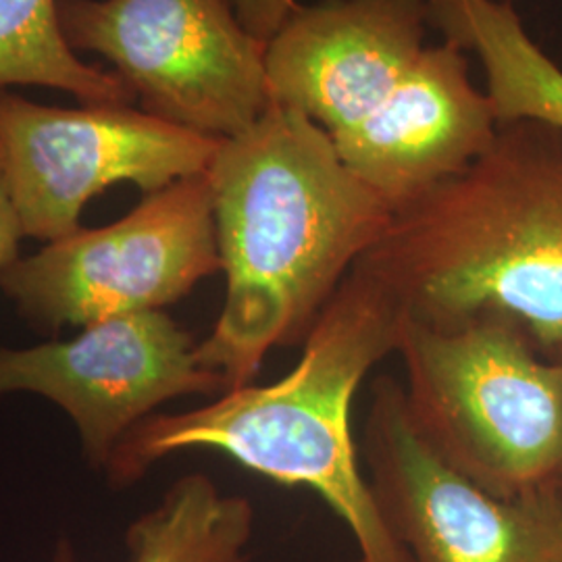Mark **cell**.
<instances>
[{
    "mask_svg": "<svg viewBox=\"0 0 562 562\" xmlns=\"http://www.w3.org/2000/svg\"><path fill=\"white\" fill-rule=\"evenodd\" d=\"M496 2H508V4H513V0H496Z\"/></svg>",
    "mask_w": 562,
    "mask_h": 562,
    "instance_id": "19",
    "label": "cell"
},
{
    "mask_svg": "<svg viewBox=\"0 0 562 562\" xmlns=\"http://www.w3.org/2000/svg\"><path fill=\"white\" fill-rule=\"evenodd\" d=\"M552 359H557V361L561 362L562 364V348L559 350V352H557V355H554V357H552Z\"/></svg>",
    "mask_w": 562,
    "mask_h": 562,
    "instance_id": "18",
    "label": "cell"
},
{
    "mask_svg": "<svg viewBox=\"0 0 562 562\" xmlns=\"http://www.w3.org/2000/svg\"><path fill=\"white\" fill-rule=\"evenodd\" d=\"M425 0H323L296 7L265 46L269 104L334 136L359 123L425 48Z\"/></svg>",
    "mask_w": 562,
    "mask_h": 562,
    "instance_id": "10",
    "label": "cell"
},
{
    "mask_svg": "<svg viewBox=\"0 0 562 562\" xmlns=\"http://www.w3.org/2000/svg\"><path fill=\"white\" fill-rule=\"evenodd\" d=\"M53 562H74V552H71L69 543H59V548H57V554H55V561Z\"/></svg>",
    "mask_w": 562,
    "mask_h": 562,
    "instance_id": "17",
    "label": "cell"
},
{
    "mask_svg": "<svg viewBox=\"0 0 562 562\" xmlns=\"http://www.w3.org/2000/svg\"><path fill=\"white\" fill-rule=\"evenodd\" d=\"M429 25L482 63L498 123L540 120L562 127V69L527 30L515 7L496 0H425Z\"/></svg>",
    "mask_w": 562,
    "mask_h": 562,
    "instance_id": "12",
    "label": "cell"
},
{
    "mask_svg": "<svg viewBox=\"0 0 562 562\" xmlns=\"http://www.w3.org/2000/svg\"><path fill=\"white\" fill-rule=\"evenodd\" d=\"M408 417L446 464L498 498L562 490V364L517 317L402 313Z\"/></svg>",
    "mask_w": 562,
    "mask_h": 562,
    "instance_id": "4",
    "label": "cell"
},
{
    "mask_svg": "<svg viewBox=\"0 0 562 562\" xmlns=\"http://www.w3.org/2000/svg\"><path fill=\"white\" fill-rule=\"evenodd\" d=\"M241 25L262 42H269L288 20L299 2L296 0H229Z\"/></svg>",
    "mask_w": 562,
    "mask_h": 562,
    "instance_id": "15",
    "label": "cell"
},
{
    "mask_svg": "<svg viewBox=\"0 0 562 562\" xmlns=\"http://www.w3.org/2000/svg\"><path fill=\"white\" fill-rule=\"evenodd\" d=\"M78 338L0 348V396L27 392L60 406L81 452L106 469L123 438L165 402L223 394L199 344L165 311H142L81 327Z\"/></svg>",
    "mask_w": 562,
    "mask_h": 562,
    "instance_id": "9",
    "label": "cell"
},
{
    "mask_svg": "<svg viewBox=\"0 0 562 562\" xmlns=\"http://www.w3.org/2000/svg\"><path fill=\"white\" fill-rule=\"evenodd\" d=\"M362 471L411 562H562V490L498 498L423 442L392 375L371 387Z\"/></svg>",
    "mask_w": 562,
    "mask_h": 562,
    "instance_id": "8",
    "label": "cell"
},
{
    "mask_svg": "<svg viewBox=\"0 0 562 562\" xmlns=\"http://www.w3.org/2000/svg\"><path fill=\"white\" fill-rule=\"evenodd\" d=\"M401 306L359 271L341 281L281 380L246 383L196 408L136 425L106 464L123 487L169 454L217 450L252 473L315 492L350 531L362 562H411L385 527L352 434L357 392L396 352Z\"/></svg>",
    "mask_w": 562,
    "mask_h": 562,
    "instance_id": "2",
    "label": "cell"
},
{
    "mask_svg": "<svg viewBox=\"0 0 562 562\" xmlns=\"http://www.w3.org/2000/svg\"><path fill=\"white\" fill-rule=\"evenodd\" d=\"M494 104L459 46H425L390 97L331 136L341 161L394 211L459 173L492 144Z\"/></svg>",
    "mask_w": 562,
    "mask_h": 562,
    "instance_id": "11",
    "label": "cell"
},
{
    "mask_svg": "<svg viewBox=\"0 0 562 562\" xmlns=\"http://www.w3.org/2000/svg\"><path fill=\"white\" fill-rule=\"evenodd\" d=\"M23 238L20 217L11 199L7 178L0 162V273L20 259V241Z\"/></svg>",
    "mask_w": 562,
    "mask_h": 562,
    "instance_id": "16",
    "label": "cell"
},
{
    "mask_svg": "<svg viewBox=\"0 0 562 562\" xmlns=\"http://www.w3.org/2000/svg\"><path fill=\"white\" fill-rule=\"evenodd\" d=\"M67 46L99 55L144 113L234 138L269 109L265 46L229 0H57Z\"/></svg>",
    "mask_w": 562,
    "mask_h": 562,
    "instance_id": "5",
    "label": "cell"
},
{
    "mask_svg": "<svg viewBox=\"0 0 562 562\" xmlns=\"http://www.w3.org/2000/svg\"><path fill=\"white\" fill-rule=\"evenodd\" d=\"M355 271L429 322L504 311L562 348V127L498 123L477 159L392 211Z\"/></svg>",
    "mask_w": 562,
    "mask_h": 562,
    "instance_id": "3",
    "label": "cell"
},
{
    "mask_svg": "<svg viewBox=\"0 0 562 562\" xmlns=\"http://www.w3.org/2000/svg\"><path fill=\"white\" fill-rule=\"evenodd\" d=\"M222 273L206 173L144 194L120 222L48 241L0 273L21 317L44 331L162 311Z\"/></svg>",
    "mask_w": 562,
    "mask_h": 562,
    "instance_id": "6",
    "label": "cell"
},
{
    "mask_svg": "<svg viewBox=\"0 0 562 562\" xmlns=\"http://www.w3.org/2000/svg\"><path fill=\"white\" fill-rule=\"evenodd\" d=\"M206 176L225 301L199 359L232 390L252 383L276 348L302 346L392 209L322 125L273 104L222 140Z\"/></svg>",
    "mask_w": 562,
    "mask_h": 562,
    "instance_id": "1",
    "label": "cell"
},
{
    "mask_svg": "<svg viewBox=\"0 0 562 562\" xmlns=\"http://www.w3.org/2000/svg\"><path fill=\"white\" fill-rule=\"evenodd\" d=\"M42 86L81 104H134L115 71L86 65L67 46L57 0H0V88Z\"/></svg>",
    "mask_w": 562,
    "mask_h": 562,
    "instance_id": "14",
    "label": "cell"
},
{
    "mask_svg": "<svg viewBox=\"0 0 562 562\" xmlns=\"http://www.w3.org/2000/svg\"><path fill=\"white\" fill-rule=\"evenodd\" d=\"M220 144L134 104L60 109L0 88V162L23 238L76 234L86 204L111 186L153 194L206 173Z\"/></svg>",
    "mask_w": 562,
    "mask_h": 562,
    "instance_id": "7",
    "label": "cell"
},
{
    "mask_svg": "<svg viewBox=\"0 0 562 562\" xmlns=\"http://www.w3.org/2000/svg\"><path fill=\"white\" fill-rule=\"evenodd\" d=\"M255 508L244 496L223 494L202 473L173 483L161 503L130 525V562H246Z\"/></svg>",
    "mask_w": 562,
    "mask_h": 562,
    "instance_id": "13",
    "label": "cell"
}]
</instances>
